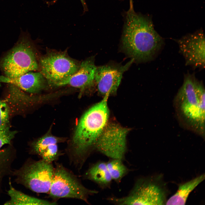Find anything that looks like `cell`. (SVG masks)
<instances>
[{
	"mask_svg": "<svg viewBox=\"0 0 205 205\" xmlns=\"http://www.w3.org/2000/svg\"><path fill=\"white\" fill-rule=\"evenodd\" d=\"M132 1L127 12L122 37V48L134 61L153 59L164 46V39L154 29L150 18L137 14Z\"/></svg>",
	"mask_w": 205,
	"mask_h": 205,
	"instance_id": "6da1fadb",
	"label": "cell"
},
{
	"mask_svg": "<svg viewBox=\"0 0 205 205\" xmlns=\"http://www.w3.org/2000/svg\"><path fill=\"white\" fill-rule=\"evenodd\" d=\"M108 95L88 110L79 121L68 153L74 164L82 166L91 150L107 124L109 111L107 104Z\"/></svg>",
	"mask_w": 205,
	"mask_h": 205,
	"instance_id": "7a4b0ae2",
	"label": "cell"
},
{
	"mask_svg": "<svg viewBox=\"0 0 205 205\" xmlns=\"http://www.w3.org/2000/svg\"><path fill=\"white\" fill-rule=\"evenodd\" d=\"M205 88L194 74L184 75L183 82L174 100L178 119L185 128L205 137Z\"/></svg>",
	"mask_w": 205,
	"mask_h": 205,
	"instance_id": "3957f363",
	"label": "cell"
},
{
	"mask_svg": "<svg viewBox=\"0 0 205 205\" xmlns=\"http://www.w3.org/2000/svg\"><path fill=\"white\" fill-rule=\"evenodd\" d=\"M52 163L28 158L19 169L13 170L15 181L37 193H49L54 173Z\"/></svg>",
	"mask_w": 205,
	"mask_h": 205,
	"instance_id": "277c9868",
	"label": "cell"
},
{
	"mask_svg": "<svg viewBox=\"0 0 205 205\" xmlns=\"http://www.w3.org/2000/svg\"><path fill=\"white\" fill-rule=\"evenodd\" d=\"M23 34L0 62L1 68L7 77L15 78L39 69L34 49L28 36Z\"/></svg>",
	"mask_w": 205,
	"mask_h": 205,
	"instance_id": "5b68a950",
	"label": "cell"
},
{
	"mask_svg": "<svg viewBox=\"0 0 205 205\" xmlns=\"http://www.w3.org/2000/svg\"><path fill=\"white\" fill-rule=\"evenodd\" d=\"M98 192L86 188L71 171L62 164L56 163L49 192L50 197L75 198L89 203V196Z\"/></svg>",
	"mask_w": 205,
	"mask_h": 205,
	"instance_id": "8992f818",
	"label": "cell"
},
{
	"mask_svg": "<svg viewBox=\"0 0 205 205\" xmlns=\"http://www.w3.org/2000/svg\"><path fill=\"white\" fill-rule=\"evenodd\" d=\"M40 72L52 86L56 85L75 73L80 63L64 52L51 51L40 58Z\"/></svg>",
	"mask_w": 205,
	"mask_h": 205,
	"instance_id": "52a82bcc",
	"label": "cell"
},
{
	"mask_svg": "<svg viewBox=\"0 0 205 205\" xmlns=\"http://www.w3.org/2000/svg\"><path fill=\"white\" fill-rule=\"evenodd\" d=\"M119 205H162L165 200V194L159 185L151 180H138L127 196L121 198L111 197L108 199Z\"/></svg>",
	"mask_w": 205,
	"mask_h": 205,
	"instance_id": "ba28073f",
	"label": "cell"
},
{
	"mask_svg": "<svg viewBox=\"0 0 205 205\" xmlns=\"http://www.w3.org/2000/svg\"><path fill=\"white\" fill-rule=\"evenodd\" d=\"M129 131L116 124H107L97 139L94 148L111 159L123 160L127 151L126 137Z\"/></svg>",
	"mask_w": 205,
	"mask_h": 205,
	"instance_id": "9c48e42d",
	"label": "cell"
},
{
	"mask_svg": "<svg viewBox=\"0 0 205 205\" xmlns=\"http://www.w3.org/2000/svg\"><path fill=\"white\" fill-rule=\"evenodd\" d=\"M175 40L178 45L179 52L184 58L186 65L194 69L204 68L205 38L202 30Z\"/></svg>",
	"mask_w": 205,
	"mask_h": 205,
	"instance_id": "30bf717a",
	"label": "cell"
},
{
	"mask_svg": "<svg viewBox=\"0 0 205 205\" xmlns=\"http://www.w3.org/2000/svg\"><path fill=\"white\" fill-rule=\"evenodd\" d=\"M134 61L132 59L123 65L110 64L97 67L95 81L98 93L104 96L116 93L123 74Z\"/></svg>",
	"mask_w": 205,
	"mask_h": 205,
	"instance_id": "8fae6325",
	"label": "cell"
},
{
	"mask_svg": "<svg viewBox=\"0 0 205 205\" xmlns=\"http://www.w3.org/2000/svg\"><path fill=\"white\" fill-rule=\"evenodd\" d=\"M97 67L93 58H88L80 63L78 69L75 73L57 83L55 86L68 85L82 90L92 87L95 84Z\"/></svg>",
	"mask_w": 205,
	"mask_h": 205,
	"instance_id": "7c38bea8",
	"label": "cell"
},
{
	"mask_svg": "<svg viewBox=\"0 0 205 205\" xmlns=\"http://www.w3.org/2000/svg\"><path fill=\"white\" fill-rule=\"evenodd\" d=\"M0 82L13 85L22 91L31 93L39 92L48 83L40 72L33 71L28 72L14 78L0 76Z\"/></svg>",
	"mask_w": 205,
	"mask_h": 205,
	"instance_id": "4fadbf2b",
	"label": "cell"
},
{
	"mask_svg": "<svg viewBox=\"0 0 205 205\" xmlns=\"http://www.w3.org/2000/svg\"><path fill=\"white\" fill-rule=\"evenodd\" d=\"M85 177L103 189L109 188L112 180L106 163L101 161L92 165L85 173Z\"/></svg>",
	"mask_w": 205,
	"mask_h": 205,
	"instance_id": "5bb4252c",
	"label": "cell"
},
{
	"mask_svg": "<svg viewBox=\"0 0 205 205\" xmlns=\"http://www.w3.org/2000/svg\"><path fill=\"white\" fill-rule=\"evenodd\" d=\"M9 189L7 194L10 199L4 205H56L55 201L52 202L37 198L26 194L15 188L9 179Z\"/></svg>",
	"mask_w": 205,
	"mask_h": 205,
	"instance_id": "9a60e30c",
	"label": "cell"
},
{
	"mask_svg": "<svg viewBox=\"0 0 205 205\" xmlns=\"http://www.w3.org/2000/svg\"><path fill=\"white\" fill-rule=\"evenodd\" d=\"M205 179L204 174L180 185L178 190L167 202V205H184L190 193Z\"/></svg>",
	"mask_w": 205,
	"mask_h": 205,
	"instance_id": "2e32d148",
	"label": "cell"
},
{
	"mask_svg": "<svg viewBox=\"0 0 205 205\" xmlns=\"http://www.w3.org/2000/svg\"><path fill=\"white\" fill-rule=\"evenodd\" d=\"M123 160L116 159H111L106 163L107 167L112 180L118 183L130 171L123 163Z\"/></svg>",
	"mask_w": 205,
	"mask_h": 205,
	"instance_id": "e0dca14e",
	"label": "cell"
},
{
	"mask_svg": "<svg viewBox=\"0 0 205 205\" xmlns=\"http://www.w3.org/2000/svg\"><path fill=\"white\" fill-rule=\"evenodd\" d=\"M64 141L63 139L52 136L45 135L32 143L29 153L40 156L43 152L50 145L54 144H58Z\"/></svg>",
	"mask_w": 205,
	"mask_h": 205,
	"instance_id": "ac0fdd59",
	"label": "cell"
},
{
	"mask_svg": "<svg viewBox=\"0 0 205 205\" xmlns=\"http://www.w3.org/2000/svg\"><path fill=\"white\" fill-rule=\"evenodd\" d=\"M57 144H54L49 145L40 155L41 159L50 163L56 160L62 155L58 149Z\"/></svg>",
	"mask_w": 205,
	"mask_h": 205,
	"instance_id": "d6986e66",
	"label": "cell"
},
{
	"mask_svg": "<svg viewBox=\"0 0 205 205\" xmlns=\"http://www.w3.org/2000/svg\"><path fill=\"white\" fill-rule=\"evenodd\" d=\"M9 107L7 103L0 100V130L10 128Z\"/></svg>",
	"mask_w": 205,
	"mask_h": 205,
	"instance_id": "ffe728a7",
	"label": "cell"
},
{
	"mask_svg": "<svg viewBox=\"0 0 205 205\" xmlns=\"http://www.w3.org/2000/svg\"><path fill=\"white\" fill-rule=\"evenodd\" d=\"M17 132L16 131L11 130L10 128L0 130V149L5 144H11Z\"/></svg>",
	"mask_w": 205,
	"mask_h": 205,
	"instance_id": "44dd1931",
	"label": "cell"
},
{
	"mask_svg": "<svg viewBox=\"0 0 205 205\" xmlns=\"http://www.w3.org/2000/svg\"><path fill=\"white\" fill-rule=\"evenodd\" d=\"M58 0H54L53 1V3H54L56 2V1H57ZM82 5L83 6V7L84 8V10H86L87 9V7H86V4L85 2V0H80Z\"/></svg>",
	"mask_w": 205,
	"mask_h": 205,
	"instance_id": "7402d4cb",
	"label": "cell"
}]
</instances>
